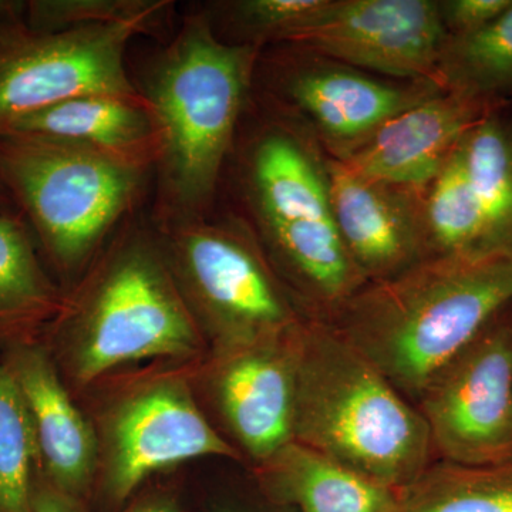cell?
Returning a JSON list of instances; mask_svg holds the SVG:
<instances>
[{"mask_svg":"<svg viewBox=\"0 0 512 512\" xmlns=\"http://www.w3.org/2000/svg\"><path fill=\"white\" fill-rule=\"evenodd\" d=\"M26 2L0 0V32L25 22Z\"/></svg>","mask_w":512,"mask_h":512,"instance_id":"28","label":"cell"},{"mask_svg":"<svg viewBox=\"0 0 512 512\" xmlns=\"http://www.w3.org/2000/svg\"><path fill=\"white\" fill-rule=\"evenodd\" d=\"M174 3L168 0H28L25 20L35 32L140 23L160 33Z\"/></svg>","mask_w":512,"mask_h":512,"instance_id":"25","label":"cell"},{"mask_svg":"<svg viewBox=\"0 0 512 512\" xmlns=\"http://www.w3.org/2000/svg\"><path fill=\"white\" fill-rule=\"evenodd\" d=\"M436 83L446 92L490 104L512 92V6L476 32L447 37Z\"/></svg>","mask_w":512,"mask_h":512,"instance_id":"22","label":"cell"},{"mask_svg":"<svg viewBox=\"0 0 512 512\" xmlns=\"http://www.w3.org/2000/svg\"><path fill=\"white\" fill-rule=\"evenodd\" d=\"M217 512H241V511L232 510V508H221V510H218Z\"/></svg>","mask_w":512,"mask_h":512,"instance_id":"31","label":"cell"},{"mask_svg":"<svg viewBox=\"0 0 512 512\" xmlns=\"http://www.w3.org/2000/svg\"><path fill=\"white\" fill-rule=\"evenodd\" d=\"M36 467L42 464L28 407L0 363V512H30Z\"/></svg>","mask_w":512,"mask_h":512,"instance_id":"24","label":"cell"},{"mask_svg":"<svg viewBox=\"0 0 512 512\" xmlns=\"http://www.w3.org/2000/svg\"><path fill=\"white\" fill-rule=\"evenodd\" d=\"M440 90L433 82H386L338 64L298 67L278 80L281 99L309 121L335 160L362 146L394 116Z\"/></svg>","mask_w":512,"mask_h":512,"instance_id":"13","label":"cell"},{"mask_svg":"<svg viewBox=\"0 0 512 512\" xmlns=\"http://www.w3.org/2000/svg\"><path fill=\"white\" fill-rule=\"evenodd\" d=\"M160 231L195 302L229 350L284 336L306 318L237 222L207 217Z\"/></svg>","mask_w":512,"mask_h":512,"instance_id":"7","label":"cell"},{"mask_svg":"<svg viewBox=\"0 0 512 512\" xmlns=\"http://www.w3.org/2000/svg\"><path fill=\"white\" fill-rule=\"evenodd\" d=\"M491 107L474 97L440 90L394 116L338 161L369 180L424 192L468 131L493 111Z\"/></svg>","mask_w":512,"mask_h":512,"instance_id":"14","label":"cell"},{"mask_svg":"<svg viewBox=\"0 0 512 512\" xmlns=\"http://www.w3.org/2000/svg\"><path fill=\"white\" fill-rule=\"evenodd\" d=\"M148 174L87 148L0 137V181L39 252L60 271L86 261L127 220Z\"/></svg>","mask_w":512,"mask_h":512,"instance_id":"5","label":"cell"},{"mask_svg":"<svg viewBox=\"0 0 512 512\" xmlns=\"http://www.w3.org/2000/svg\"><path fill=\"white\" fill-rule=\"evenodd\" d=\"M325 170L333 221L367 282L392 278L430 258L426 191L369 180L333 158Z\"/></svg>","mask_w":512,"mask_h":512,"instance_id":"12","label":"cell"},{"mask_svg":"<svg viewBox=\"0 0 512 512\" xmlns=\"http://www.w3.org/2000/svg\"><path fill=\"white\" fill-rule=\"evenodd\" d=\"M30 512H83L76 497L57 490L47 480L37 478Z\"/></svg>","mask_w":512,"mask_h":512,"instance_id":"27","label":"cell"},{"mask_svg":"<svg viewBox=\"0 0 512 512\" xmlns=\"http://www.w3.org/2000/svg\"><path fill=\"white\" fill-rule=\"evenodd\" d=\"M448 36L467 35L490 25L512 6V0H446L439 2Z\"/></svg>","mask_w":512,"mask_h":512,"instance_id":"26","label":"cell"},{"mask_svg":"<svg viewBox=\"0 0 512 512\" xmlns=\"http://www.w3.org/2000/svg\"><path fill=\"white\" fill-rule=\"evenodd\" d=\"M59 308V292L22 215L0 214V342L8 350L36 343L33 333Z\"/></svg>","mask_w":512,"mask_h":512,"instance_id":"19","label":"cell"},{"mask_svg":"<svg viewBox=\"0 0 512 512\" xmlns=\"http://www.w3.org/2000/svg\"><path fill=\"white\" fill-rule=\"evenodd\" d=\"M262 464V484L268 494L299 512H400L396 490L298 441H289Z\"/></svg>","mask_w":512,"mask_h":512,"instance_id":"18","label":"cell"},{"mask_svg":"<svg viewBox=\"0 0 512 512\" xmlns=\"http://www.w3.org/2000/svg\"><path fill=\"white\" fill-rule=\"evenodd\" d=\"M301 323L279 338L229 350L218 376L225 419L242 447L261 463L293 440Z\"/></svg>","mask_w":512,"mask_h":512,"instance_id":"15","label":"cell"},{"mask_svg":"<svg viewBox=\"0 0 512 512\" xmlns=\"http://www.w3.org/2000/svg\"><path fill=\"white\" fill-rule=\"evenodd\" d=\"M3 136L46 138L87 148L150 173L160 158V134L144 96L76 97L19 120Z\"/></svg>","mask_w":512,"mask_h":512,"instance_id":"17","label":"cell"},{"mask_svg":"<svg viewBox=\"0 0 512 512\" xmlns=\"http://www.w3.org/2000/svg\"><path fill=\"white\" fill-rule=\"evenodd\" d=\"M293 441L396 491L433 461L417 407L330 323L309 316L296 338Z\"/></svg>","mask_w":512,"mask_h":512,"instance_id":"3","label":"cell"},{"mask_svg":"<svg viewBox=\"0 0 512 512\" xmlns=\"http://www.w3.org/2000/svg\"><path fill=\"white\" fill-rule=\"evenodd\" d=\"M414 406L439 460H512V305L437 373Z\"/></svg>","mask_w":512,"mask_h":512,"instance_id":"9","label":"cell"},{"mask_svg":"<svg viewBox=\"0 0 512 512\" xmlns=\"http://www.w3.org/2000/svg\"><path fill=\"white\" fill-rule=\"evenodd\" d=\"M2 363L15 377L28 407L46 480L76 497L89 483L96 461V440L89 423L39 343L8 350Z\"/></svg>","mask_w":512,"mask_h":512,"instance_id":"16","label":"cell"},{"mask_svg":"<svg viewBox=\"0 0 512 512\" xmlns=\"http://www.w3.org/2000/svg\"><path fill=\"white\" fill-rule=\"evenodd\" d=\"M447 37L439 2L434 0H332L289 45L353 69L410 83H436Z\"/></svg>","mask_w":512,"mask_h":512,"instance_id":"10","label":"cell"},{"mask_svg":"<svg viewBox=\"0 0 512 512\" xmlns=\"http://www.w3.org/2000/svg\"><path fill=\"white\" fill-rule=\"evenodd\" d=\"M430 256H490L483 211L464 167L460 144L424 192Z\"/></svg>","mask_w":512,"mask_h":512,"instance_id":"23","label":"cell"},{"mask_svg":"<svg viewBox=\"0 0 512 512\" xmlns=\"http://www.w3.org/2000/svg\"><path fill=\"white\" fill-rule=\"evenodd\" d=\"M512 305V255L430 256L369 282L329 318L406 399Z\"/></svg>","mask_w":512,"mask_h":512,"instance_id":"1","label":"cell"},{"mask_svg":"<svg viewBox=\"0 0 512 512\" xmlns=\"http://www.w3.org/2000/svg\"><path fill=\"white\" fill-rule=\"evenodd\" d=\"M258 55L221 39L197 12L148 64L137 87L160 134L158 227L211 217Z\"/></svg>","mask_w":512,"mask_h":512,"instance_id":"2","label":"cell"},{"mask_svg":"<svg viewBox=\"0 0 512 512\" xmlns=\"http://www.w3.org/2000/svg\"><path fill=\"white\" fill-rule=\"evenodd\" d=\"M79 330L77 377L92 382L113 367L154 356H184L200 336L153 238L131 228L72 311Z\"/></svg>","mask_w":512,"mask_h":512,"instance_id":"6","label":"cell"},{"mask_svg":"<svg viewBox=\"0 0 512 512\" xmlns=\"http://www.w3.org/2000/svg\"><path fill=\"white\" fill-rule=\"evenodd\" d=\"M460 150L483 211L488 254L512 255V121L490 111L461 140Z\"/></svg>","mask_w":512,"mask_h":512,"instance_id":"20","label":"cell"},{"mask_svg":"<svg viewBox=\"0 0 512 512\" xmlns=\"http://www.w3.org/2000/svg\"><path fill=\"white\" fill-rule=\"evenodd\" d=\"M397 495L400 512H512V460L487 466L431 461Z\"/></svg>","mask_w":512,"mask_h":512,"instance_id":"21","label":"cell"},{"mask_svg":"<svg viewBox=\"0 0 512 512\" xmlns=\"http://www.w3.org/2000/svg\"><path fill=\"white\" fill-rule=\"evenodd\" d=\"M200 457L239 456L183 387H153L131 399L114 420L107 491L120 503L157 471Z\"/></svg>","mask_w":512,"mask_h":512,"instance_id":"11","label":"cell"},{"mask_svg":"<svg viewBox=\"0 0 512 512\" xmlns=\"http://www.w3.org/2000/svg\"><path fill=\"white\" fill-rule=\"evenodd\" d=\"M0 214L3 215H20L18 208H16L15 202L10 197L8 190L5 185L0 181Z\"/></svg>","mask_w":512,"mask_h":512,"instance_id":"30","label":"cell"},{"mask_svg":"<svg viewBox=\"0 0 512 512\" xmlns=\"http://www.w3.org/2000/svg\"><path fill=\"white\" fill-rule=\"evenodd\" d=\"M140 23L42 33L25 22L0 32V136L19 120L89 94L143 96L126 67Z\"/></svg>","mask_w":512,"mask_h":512,"instance_id":"8","label":"cell"},{"mask_svg":"<svg viewBox=\"0 0 512 512\" xmlns=\"http://www.w3.org/2000/svg\"><path fill=\"white\" fill-rule=\"evenodd\" d=\"M128 512H181L178 505L171 500H151L137 505L136 508Z\"/></svg>","mask_w":512,"mask_h":512,"instance_id":"29","label":"cell"},{"mask_svg":"<svg viewBox=\"0 0 512 512\" xmlns=\"http://www.w3.org/2000/svg\"><path fill=\"white\" fill-rule=\"evenodd\" d=\"M242 190L262 241L308 308L330 311L366 284L333 221L325 165L292 128L256 134Z\"/></svg>","mask_w":512,"mask_h":512,"instance_id":"4","label":"cell"}]
</instances>
